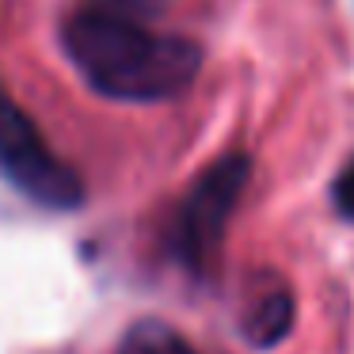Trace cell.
Wrapping results in <instances>:
<instances>
[{
  "instance_id": "cell-2",
  "label": "cell",
  "mask_w": 354,
  "mask_h": 354,
  "mask_svg": "<svg viewBox=\"0 0 354 354\" xmlns=\"http://www.w3.org/2000/svg\"><path fill=\"white\" fill-rule=\"evenodd\" d=\"M248 176H252V160L244 153H229L209 164L183 194L168 229V252L183 270L206 274L217 263L225 229L248 187Z\"/></svg>"
},
{
  "instance_id": "cell-4",
  "label": "cell",
  "mask_w": 354,
  "mask_h": 354,
  "mask_svg": "<svg viewBox=\"0 0 354 354\" xmlns=\"http://www.w3.org/2000/svg\"><path fill=\"white\" fill-rule=\"evenodd\" d=\"M293 328V297L286 290H270L255 301L252 308L244 313V339L252 346H274L286 339V331Z\"/></svg>"
},
{
  "instance_id": "cell-1",
  "label": "cell",
  "mask_w": 354,
  "mask_h": 354,
  "mask_svg": "<svg viewBox=\"0 0 354 354\" xmlns=\"http://www.w3.org/2000/svg\"><path fill=\"white\" fill-rule=\"evenodd\" d=\"M65 50L80 77L118 103H160L187 92L202 69V50L179 35L149 31L126 12L92 4L65 24Z\"/></svg>"
},
{
  "instance_id": "cell-6",
  "label": "cell",
  "mask_w": 354,
  "mask_h": 354,
  "mask_svg": "<svg viewBox=\"0 0 354 354\" xmlns=\"http://www.w3.org/2000/svg\"><path fill=\"white\" fill-rule=\"evenodd\" d=\"M331 202H335V209L346 217V221H354V156L335 176V183H331Z\"/></svg>"
},
{
  "instance_id": "cell-5",
  "label": "cell",
  "mask_w": 354,
  "mask_h": 354,
  "mask_svg": "<svg viewBox=\"0 0 354 354\" xmlns=\"http://www.w3.org/2000/svg\"><path fill=\"white\" fill-rule=\"evenodd\" d=\"M115 354H198V351L164 320H138L118 339Z\"/></svg>"
},
{
  "instance_id": "cell-3",
  "label": "cell",
  "mask_w": 354,
  "mask_h": 354,
  "mask_svg": "<svg viewBox=\"0 0 354 354\" xmlns=\"http://www.w3.org/2000/svg\"><path fill=\"white\" fill-rule=\"evenodd\" d=\"M0 179L46 209H77L84 202L80 176L46 145L31 115L4 92H0Z\"/></svg>"
}]
</instances>
